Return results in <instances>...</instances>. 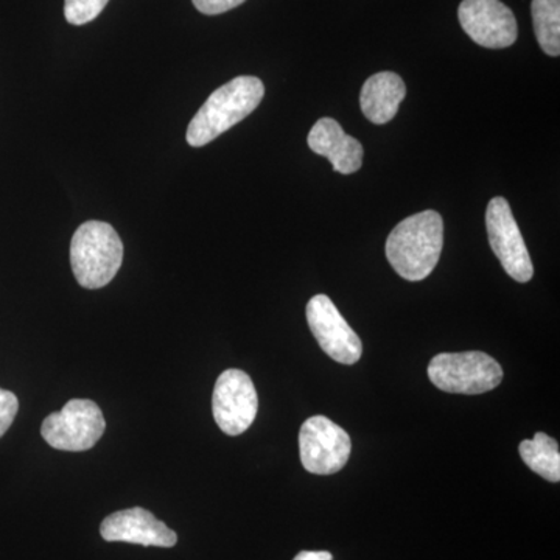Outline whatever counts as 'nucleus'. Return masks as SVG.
I'll list each match as a JSON object with an SVG mask.
<instances>
[{"mask_svg":"<svg viewBox=\"0 0 560 560\" xmlns=\"http://www.w3.org/2000/svg\"><path fill=\"white\" fill-rule=\"evenodd\" d=\"M444 246V221L436 210H423L400 221L388 241L386 257L401 278L418 282L429 278Z\"/></svg>","mask_w":560,"mask_h":560,"instance_id":"f257e3e1","label":"nucleus"},{"mask_svg":"<svg viewBox=\"0 0 560 560\" xmlns=\"http://www.w3.org/2000/svg\"><path fill=\"white\" fill-rule=\"evenodd\" d=\"M265 86L257 77L243 75L223 84L195 114L187 128L190 147L208 145L256 110L264 101Z\"/></svg>","mask_w":560,"mask_h":560,"instance_id":"f03ea898","label":"nucleus"},{"mask_svg":"<svg viewBox=\"0 0 560 560\" xmlns=\"http://www.w3.org/2000/svg\"><path fill=\"white\" fill-rule=\"evenodd\" d=\"M124 261L119 234L103 221L81 224L70 243V265L83 289L97 290L116 278Z\"/></svg>","mask_w":560,"mask_h":560,"instance_id":"7ed1b4c3","label":"nucleus"},{"mask_svg":"<svg viewBox=\"0 0 560 560\" xmlns=\"http://www.w3.org/2000/svg\"><path fill=\"white\" fill-rule=\"evenodd\" d=\"M429 377L436 388L451 394L488 393L503 381V370L480 350L440 353L429 364Z\"/></svg>","mask_w":560,"mask_h":560,"instance_id":"20e7f679","label":"nucleus"},{"mask_svg":"<svg viewBox=\"0 0 560 560\" xmlns=\"http://www.w3.org/2000/svg\"><path fill=\"white\" fill-rule=\"evenodd\" d=\"M105 429V418L95 401L73 399L61 411L47 416L40 434L57 451L86 452L101 441Z\"/></svg>","mask_w":560,"mask_h":560,"instance_id":"39448f33","label":"nucleus"},{"mask_svg":"<svg viewBox=\"0 0 560 560\" xmlns=\"http://www.w3.org/2000/svg\"><path fill=\"white\" fill-rule=\"evenodd\" d=\"M300 452L305 470L334 475L348 464L352 442L349 434L326 416H313L301 427Z\"/></svg>","mask_w":560,"mask_h":560,"instance_id":"423d86ee","label":"nucleus"},{"mask_svg":"<svg viewBox=\"0 0 560 560\" xmlns=\"http://www.w3.org/2000/svg\"><path fill=\"white\" fill-rule=\"evenodd\" d=\"M486 228L490 248L499 257L503 270L517 282H529L534 276L533 261L517 221L512 215L510 202L503 197H495L489 201Z\"/></svg>","mask_w":560,"mask_h":560,"instance_id":"0eeeda50","label":"nucleus"},{"mask_svg":"<svg viewBox=\"0 0 560 560\" xmlns=\"http://www.w3.org/2000/svg\"><path fill=\"white\" fill-rule=\"evenodd\" d=\"M259 410L256 386L246 372L228 370L220 375L212 396V411L220 430L238 436L253 425Z\"/></svg>","mask_w":560,"mask_h":560,"instance_id":"6e6552de","label":"nucleus"},{"mask_svg":"<svg viewBox=\"0 0 560 560\" xmlns=\"http://www.w3.org/2000/svg\"><path fill=\"white\" fill-rule=\"evenodd\" d=\"M307 320L313 337L331 360L355 364L363 353L359 335L342 318L337 305L326 294H316L307 304Z\"/></svg>","mask_w":560,"mask_h":560,"instance_id":"1a4fd4ad","label":"nucleus"},{"mask_svg":"<svg viewBox=\"0 0 560 560\" xmlns=\"http://www.w3.org/2000/svg\"><path fill=\"white\" fill-rule=\"evenodd\" d=\"M458 18L467 36L486 49H506L517 40V20L501 0H463Z\"/></svg>","mask_w":560,"mask_h":560,"instance_id":"9d476101","label":"nucleus"},{"mask_svg":"<svg viewBox=\"0 0 560 560\" xmlns=\"http://www.w3.org/2000/svg\"><path fill=\"white\" fill-rule=\"evenodd\" d=\"M101 534L106 541H127L142 547L172 548L178 541L175 530L143 508L108 515L102 523Z\"/></svg>","mask_w":560,"mask_h":560,"instance_id":"9b49d317","label":"nucleus"},{"mask_svg":"<svg viewBox=\"0 0 560 560\" xmlns=\"http://www.w3.org/2000/svg\"><path fill=\"white\" fill-rule=\"evenodd\" d=\"M307 142L313 153L326 156L334 171L342 175L359 172L363 165V145L346 135L341 125L330 117H324L313 125Z\"/></svg>","mask_w":560,"mask_h":560,"instance_id":"f8f14e48","label":"nucleus"},{"mask_svg":"<svg viewBox=\"0 0 560 560\" xmlns=\"http://www.w3.org/2000/svg\"><path fill=\"white\" fill-rule=\"evenodd\" d=\"M405 95H407V86L397 73H375L366 80L361 90V110L372 124H388L396 117Z\"/></svg>","mask_w":560,"mask_h":560,"instance_id":"ddd939ff","label":"nucleus"},{"mask_svg":"<svg viewBox=\"0 0 560 560\" xmlns=\"http://www.w3.org/2000/svg\"><path fill=\"white\" fill-rule=\"evenodd\" d=\"M523 463L547 481H560V452L558 441L537 433L533 441H523L518 447Z\"/></svg>","mask_w":560,"mask_h":560,"instance_id":"4468645a","label":"nucleus"},{"mask_svg":"<svg viewBox=\"0 0 560 560\" xmlns=\"http://www.w3.org/2000/svg\"><path fill=\"white\" fill-rule=\"evenodd\" d=\"M534 33L537 43L550 57L560 55V0H533Z\"/></svg>","mask_w":560,"mask_h":560,"instance_id":"2eb2a0df","label":"nucleus"},{"mask_svg":"<svg viewBox=\"0 0 560 560\" xmlns=\"http://www.w3.org/2000/svg\"><path fill=\"white\" fill-rule=\"evenodd\" d=\"M109 0H65L66 21L72 25L90 24L105 10Z\"/></svg>","mask_w":560,"mask_h":560,"instance_id":"dca6fc26","label":"nucleus"},{"mask_svg":"<svg viewBox=\"0 0 560 560\" xmlns=\"http://www.w3.org/2000/svg\"><path fill=\"white\" fill-rule=\"evenodd\" d=\"M20 410V400L11 390L0 388V438L9 431Z\"/></svg>","mask_w":560,"mask_h":560,"instance_id":"f3484780","label":"nucleus"},{"mask_svg":"<svg viewBox=\"0 0 560 560\" xmlns=\"http://www.w3.org/2000/svg\"><path fill=\"white\" fill-rule=\"evenodd\" d=\"M246 0H194V5L202 14L208 16H215V14H223L226 11L237 9Z\"/></svg>","mask_w":560,"mask_h":560,"instance_id":"a211bd4d","label":"nucleus"},{"mask_svg":"<svg viewBox=\"0 0 560 560\" xmlns=\"http://www.w3.org/2000/svg\"><path fill=\"white\" fill-rule=\"evenodd\" d=\"M293 560H334L329 551H301Z\"/></svg>","mask_w":560,"mask_h":560,"instance_id":"6ab92c4d","label":"nucleus"}]
</instances>
